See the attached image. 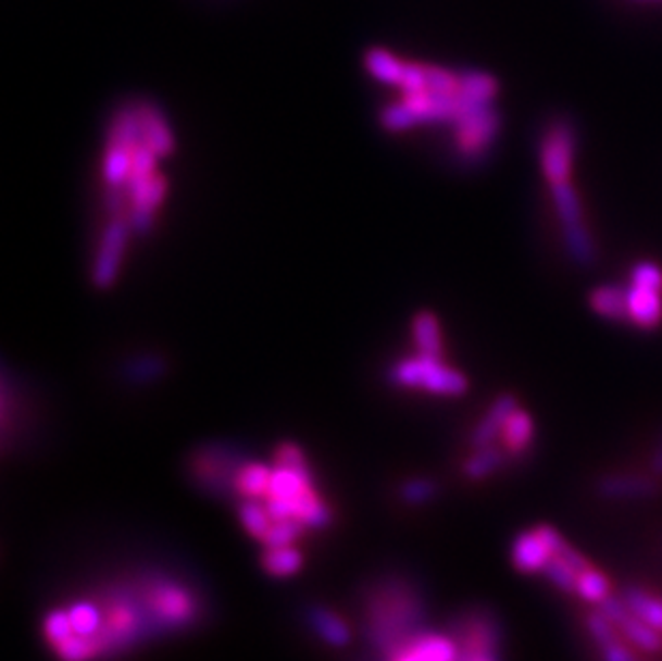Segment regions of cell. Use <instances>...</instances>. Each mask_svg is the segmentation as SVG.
I'll return each mask as SVG.
<instances>
[{"label": "cell", "mask_w": 662, "mask_h": 661, "mask_svg": "<svg viewBox=\"0 0 662 661\" xmlns=\"http://www.w3.org/2000/svg\"><path fill=\"white\" fill-rule=\"evenodd\" d=\"M264 507L275 522H298L304 528H326L333 511L315 492L304 453L295 442H282L275 451V469L264 496Z\"/></svg>", "instance_id": "1"}, {"label": "cell", "mask_w": 662, "mask_h": 661, "mask_svg": "<svg viewBox=\"0 0 662 661\" xmlns=\"http://www.w3.org/2000/svg\"><path fill=\"white\" fill-rule=\"evenodd\" d=\"M419 621L421 601L408 584H384L369 599V636L382 653L416 632Z\"/></svg>", "instance_id": "2"}, {"label": "cell", "mask_w": 662, "mask_h": 661, "mask_svg": "<svg viewBox=\"0 0 662 661\" xmlns=\"http://www.w3.org/2000/svg\"><path fill=\"white\" fill-rule=\"evenodd\" d=\"M390 381L408 389H425L436 396H461L467 391L465 374L448 367L441 359L421 354L408 357L390 372Z\"/></svg>", "instance_id": "3"}, {"label": "cell", "mask_w": 662, "mask_h": 661, "mask_svg": "<svg viewBox=\"0 0 662 661\" xmlns=\"http://www.w3.org/2000/svg\"><path fill=\"white\" fill-rule=\"evenodd\" d=\"M465 647L467 636L461 621L452 634L416 629L384 651V658L386 661H459Z\"/></svg>", "instance_id": "4"}, {"label": "cell", "mask_w": 662, "mask_h": 661, "mask_svg": "<svg viewBox=\"0 0 662 661\" xmlns=\"http://www.w3.org/2000/svg\"><path fill=\"white\" fill-rule=\"evenodd\" d=\"M551 200L555 207V213L560 217V224L564 228V237H566V246L573 255L575 262H579L582 266H589L596 262L598 249L596 244L586 228L584 222V204L582 198L575 189V185L569 183H560V185H551Z\"/></svg>", "instance_id": "5"}, {"label": "cell", "mask_w": 662, "mask_h": 661, "mask_svg": "<svg viewBox=\"0 0 662 661\" xmlns=\"http://www.w3.org/2000/svg\"><path fill=\"white\" fill-rule=\"evenodd\" d=\"M628 321L639 329H657L662 323V269L654 262H639L626 288Z\"/></svg>", "instance_id": "6"}, {"label": "cell", "mask_w": 662, "mask_h": 661, "mask_svg": "<svg viewBox=\"0 0 662 661\" xmlns=\"http://www.w3.org/2000/svg\"><path fill=\"white\" fill-rule=\"evenodd\" d=\"M538 155L549 187L569 183L577 155V132L573 123L566 119L553 121L542 134Z\"/></svg>", "instance_id": "7"}, {"label": "cell", "mask_w": 662, "mask_h": 661, "mask_svg": "<svg viewBox=\"0 0 662 661\" xmlns=\"http://www.w3.org/2000/svg\"><path fill=\"white\" fill-rule=\"evenodd\" d=\"M500 134V114L494 105L467 114L454 123V149L465 160H480Z\"/></svg>", "instance_id": "8"}, {"label": "cell", "mask_w": 662, "mask_h": 661, "mask_svg": "<svg viewBox=\"0 0 662 661\" xmlns=\"http://www.w3.org/2000/svg\"><path fill=\"white\" fill-rule=\"evenodd\" d=\"M129 233H132V226H129L127 215L112 217V222L108 224V228L101 237V244H99L95 264H92V284L99 290H108L116 282Z\"/></svg>", "instance_id": "9"}, {"label": "cell", "mask_w": 662, "mask_h": 661, "mask_svg": "<svg viewBox=\"0 0 662 661\" xmlns=\"http://www.w3.org/2000/svg\"><path fill=\"white\" fill-rule=\"evenodd\" d=\"M659 490L661 479L633 473H611L596 484V492L609 500H644L659 495Z\"/></svg>", "instance_id": "10"}, {"label": "cell", "mask_w": 662, "mask_h": 661, "mask_svg": "<svg viewBox=\"0 0 662 661\" xmlns=\"http://www.w3.org/2000/svg\"><path fill=\"white\" fill-rule=\"evenodd\" d=\"M551 557H553V550L545 541L538 526L519 533L513 541V548H511V559H513L516 572L527 574V576H532V574L542 576Z\"/></svg>", "instance_id": "11"}, {"label": "cell", "mask_w": 662, "mask_h": 661, "mask_svg": "<svg viewBox=\"0 0 662 661\" xmlns=\"http://www.w3.org/2000/svg\"><path fill=\"white\" fill-rule=\"evenodd\" d=\"M588 559L575 550L569 541L551 557V561L547 563L542 576L549 579L558 590L575 595L577 590V579L584 570H588Z\"/></svg>", "instance_id": "12"}, {"label": "cell", "mask_w": 662, "mask_h": 661, "mask_svg": "<svg viewBox=\"0 0 662 661\" xmlns=\"http://www.w3.org/2000/svg\"><path fill=\"white\" fill-rule=\"evenodd\" d=\"M165 194H167V180H165V176L154 174L147 185L132 198L127 220H129V226H132L134 233L147 235L148 230L152 228L154 211L163 202Z\"/></svg>", "instance_id": "13"}, {"label": "cell", "mask_w": 662, "mask_h": 661, "mask_svg": "<svg viewBox=\"0 0 662 661\" xmlns=\"http://www.w3.org/2000/svg\"><path fill=\"white\" fill-rule=\"evenodd\" d=\"M516 409H519V402H516V398L513 394L500 396V398L489 407V411L485 413V416L480 419V423L474 427L472 438H470L472 447H474V449H480V447L494 445L496 438H500L507 419L515 413Z\"/></svg>", "instance_id": "14"}, {"label": "cell", "mask_w": 662, "mask_h": 661, "mask_svg": "<svg viewBox=\"0 0 662 661\" xmlns=\"http://www.w3.org/2000/svg\"><path fill=\"white\" fill-rule=\"evenodd\" d=\"M138 112H140L145 142L148 147L157 153V158L172 155L174 153V136H172L161 110L150 101H140Z\"/></svg>", "instance_id": "15"}, {"label": "cell", "mask_w": 662, "mask_h": 661, "mask_svg": "<svg viewBox=\"0 0 662 661\" xmlns=\"http://www.w3.org/2000/svg\"><path fill=\"white\" fill-rule=\"evenodd\" d=\"M620 629V634L641 653H650V656H659L662 653V632L654 629L652 625H648L646 621H641L639 616H635L628 608V612L620 619V623L615 625Z\"/></svg>", "instance_id": "16"}, {"label": "cell", "mask_w": 662, "mask_h": 661, "mask_svg": "<svg viewBox=\"0 0 662 661\" xmlns=\"http://www.w3.org/2000/svg\"><path fill=\"white\" fill-rule=\"evenodd\" d=\"M134 149L127 147L121 138L108 134V151L103 160V178L108 187H125L132 174Z\"/></svg>", "instance_id": "17"}, {"label": "cell", "mask_w": 662, "mask_h": 661, "mask_svg": "<svg viewBox=\"0 0 662 661\" xmlns=\"http://www.w3.org/2000/svg\"><path fill=\"white\" fill-rule=\"evenodd\" d=\"M273 469L262 462H242L234 477V492L240 500H260L266 496Z\"/></svg>", "instance_id": "18"}, {"label": "cell", "mask_w": 662, "mask_h": 661, "mask_svg": "<svg viewBox=\"0 0 662 661\" xmlns=\"http://www.w3.org/2000/svg\"><path fill=\"white\" fill-rule=\"evenodd\" d=\"M502 449L509 456H521L525 453L534 442V419L521 407L511 414L502 427Z\"/></svg>", "instance_id": "19"}, {"label": "cell", "mask_w": 662, "mask_h": 661, "mask_svg": "<svg viewBox=\"0 0 662 661\" xmlns=\"http://www.w3.org/2000/svg\"><path fill=\"white\" fill-rule=\"evenodd\" d=\"M622 597L635 616L662 632V595L646 590L641 586H628Z\"/></svg>", "instance_id": "20"}, {"label": "cell", "mask_w": 662, "mask_h": 661, "mask_svg": "<svg viewBox=\"0 0 662 661\" xmlns=\"http://www.w3.org/2000/svg\"><path fill=\"white\" fill-rule=\"evenodd\" d=\"M589 305L602 319H609V321H628L626 288L598 286L589 295Z\"/></svg>", "instance_id": "21"}, {"label": "cell", "mask_w": 662, "mask_h": 661, "mask_svg": "<svg viewBox=\"0 0 662 661\" xmlns=\"http://www.w3.org/2000/svg\"><path fill=\"white\" fill-rule=\"evenodd\" d=\"M412 335H414V344H416L421 354L436 357V359L444 357L440 323H438V319L429 310H423V312H419L414 316V321H412Z\"/></svg>", "instance_id": "22"}, {"label": "cell", "mask_w": 662, "mask_h": 661, "mask_svg": "<svg viewBox=\"0 0 662 661\" xmlns=\"http://www.w3.org/2000/svg\"><path fill=\"white\" fill-rule=\"evenodd\" d=\"M304 557L296 546L266 548L262 554V568L273 578H290L302 570Z\"/></svg>", "instance_id": "23"}, {"label": "cell", "mask_w": 662, "mask_h": 661, "mask_svg": "<svg viewBox=\"0 0 662 661\" xmlns=\"http://www.w3.org/2000/svg\"><path fill=\"white\" fill-rule=\"evenodd\" d=\"M363 61H365L369 76H373L377 83L390 84V86H399L401 83L405 63L401 59H397L392 52H388L384 48H369Z\"/></svg>", "instance_id": "24"}, {"label": "cell", "mask_w": 662, "mask_h": 661, "mask_svg": "<svg viewBox=\"0 0 662 661\" xmlns=\"http://www.w3.org/2000/svg\"><path fill=\"white\" fill-rule=\"evenodd\" d=\"M504 456H507V451L502 447H496V445L474 449V453L463 464V473L472 482L487 479L489 475H494L502 466Z\"/></svg>", "instance_id": "25"}, {"label": "cell", "mask_w": 662, "mask_h": 661, "mask_svg": "<svg viewBox=\"0 0 662 661\" xmlns=\"http://www.w3.org/2000/svg\"><path fill=\"white\" fill-rule=\"evenodd\" d=\"M575 595H577L579 599H584L586 603L600 606L607 597L613 595V593H611V582H609V578H607L600 570H596V568L589 565L588 570H584V572L579 574Z\"/></svg>", "instance_id": "26"}, {"label": "cell", "mask_w": 662, "mask_h": 661, "mask_svg": "<svg viewBox=\"0 0 662 661\" xmlns=\"http://www.w3.org/2000/svg\"><path fill=\"white\" fill-rule=\"evenodd\" d=\"M238 513H240V522H242L245 531H247L251 537H255L258 541H262L264 535H266V533L271 531V526H273V517H271V513L266 511L264 502H260V500H242Z\"/></svg>", "instance_id": "27"}, {"label": "cell", "mask_w": 662, "mask_h": 661, "mask_svg": "<svg viewBox=\"0 0 662 661\" xmlns=\"http://www.w3.org/2000/svg\"><path fill=\"white\" fill-rule=\"evenodd\" d=\"M313 625L317 629V634L335 645V647H344L350 643V629L346 625V621L341 616H337L335 612H328V610H315L313 612Z\"/></svg>", "instance_id": "28"}, {"label": "cell", "mask_w": 662, "mask_h": 661, "mask_svg": "<svg viewBox=\"0 0 662 661\" xmlns=\"http://www.w3.org/2000/svg\"><path fill=\"white\" fill-rule=\"evenodd\" d=\"M379 123L386 132H405V129L419 125L414 112L408 108V103L403 99L399 103L384 108L379 114Z\"/></svg>", "instance_id": "29"}, {"label": "cell", "mask_w": 662, "mask_h": 661, "mask_svg": "<svg viewBox=\"0 0 662 661\" xmlns=\"http://www.w3.org/2000/svg\"><path fill=\"white\" fill-rule=\"evenodd\" d=\"M600 651V660L602 661H641L639 656L633 651V645L620 634L617 638L596 647Z\"/></svg>", "instance_id": "30"}, {"label": "cell", "mask_w": 662, "mask_h": 661, "mask_svg": "<svg viewBox=\"0 0 662 661\" xmlns=\"http://www.w3.org/2000/svg\"><path fill=\"white\" fill-rule=\"evenodd\" d=\"M401 496L408 500V502H427L436 496V484L429 482V479H412L403 486Z\"/></svg>", "instance_id": "31"}, {"label": "cell", "mask_w": 662, "mask_h": 661, "mask_svg": "<svg viewBox=\"0 0 662 661\" xmlns=\"http://www.w3.org/2000/svg\"><path fill=\"white\" fill-rule=\"evenodd\" d=\"M650 471L657 479L662 482V434L661 438L657 440V447H654V453H652V460H650Z\"/></svg>", "instance_id": "32"}]
</instances>
